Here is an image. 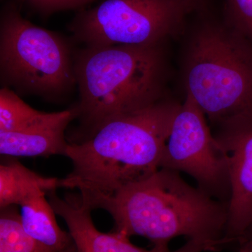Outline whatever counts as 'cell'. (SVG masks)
<instances>
[{
	"label": "cell",
	"instance_id": "cell-1",
	"mask_svg": "<svg viewBox=\"0 0 252 252\" xmlns=\"http://www.w3.org/2000/svg\"><path fill=\"white\" fill-rule=\"evenodd\" d=\"M182 103L166 96L109 119L79 143H69L72 170L59 188L77 189L83 203L96 204L160 168L164 149Z\"/></svg>",
	"mask_w": 252,
	"mask_h": 252
},
{
	"label": "cell",
	"instance_id": "cell-2",
	"mask_svg": "<svg viewBox=\"0 0 252 252\" xmlns=\"http://www.w3.org/2000/svg\"><path fill=\"white\" fill-rule=\"evenodd\" d=\"M180 173L160 167L99 200L94 210L109 212L114 231L144 237L154 246H168L180 236L210 244L217 251L230 245L228 205L189 185Z\"/></svg>",
	"mask_w": 252,
	"mask_h": 252
},
{
	"label": "cell",
	"instance_id": "cell-3",
	"mask_svg": "<svg viewBox=\"0 0 252 252\" xmlns=\"http://www.w3.org/2000/svg\"><path fill=\"white\" fill-rule=\"evenodd\" d=\"M165 46H86L75 55L79 128L70 143L86 140L112 118L145 108L166 97Z\"/></svg>",
	"mask_w": 252,
	"mask_h": 252
},
{
	"label": "cell",
	"instance_id": "cell-4",
	"mask_svg": "<svg viewBox=\"0 0 252 252\" xmlns=\"http://www.w3.org/2000/svg\"><path fill=\"white\" fill-rule=\"evenodd\" d=\"M182 73L186 93L212 125L252 109V42L227 21L192 30Z\"/></svg>",
	"mask_w": 252,
	"mask_h": 252
},
{
	"label": "cell",
	"instance_id": "cell-5",
	"mask_svg": "<svg viewBox=\"0 0 252 252\" xmlns=\"http://www.w3.org/2000/svg\"><path fill=\"white\" fill-rule=\"evenodd\" d=\"M0 67L9 86L46 97L64 94L77 84L65 41L26 19L14 5L1 11Z\"/></svg>",
	"mask_w": 252,
	"mask_h": 252
},
{
	"label": "cell",
	"instance_id": "cell-6",
	"mask_svg": "<svg viewBox=\"0 0 252 252\" xmlns=\"http://www.w3.org/2000/svg\"><path fill=\"white\" fill-rule=\"evenodd\" d=\"M189 14L177 0H102L73 20L86 46H153L182 33Z\"/></svg>",
	"mask_w": 252,
	"mask_h": 252
},
{
	"label": "cell",
	"instance_id": "cell-7",
	"mask_svg": "<svg viewBox=\"0 0 252 252\" xmlns=\"http://www.w3.org/2000/svg\"><path fill=\"white\" fill-rule=\"evenodd\" d=\"M205 117L191 95L186 93L172 123L160 167L187 173L204 193L229 205L228 158L215 140Z\"/></svg>",
	"mask_w": 252,
	"mask_h": 252
},
{
	"label": "cell",
	"instance_id": "cell-8",
	"mask_svg": "<svg viewBox=\"0 0 252 252\" xmlns=\"http://www.w3.org/2000/svg\"><path fill=\"white\" fill-rule=\"evenodd\" d=\"M217 143L229 161L231 197L226 238L238 243L252 220V109L214 125Z\"/></svg>",
	"mask_w": 252,
	"mask_h": 252
},
{
	"label": "cell",
	"instance_id": "cell-9",
	"mask_svg": "<svg viewBox=\"0 0 252 252\" xmlns=\"http://www.w3.org/2000/svg\"><path fill=\"white\" fill-rule=\"evenodd\" d=\"M49 201L56 215L67 223L79 252H203L216 251L210 244L190 239L182 248L170 251L168 246H154L152 250L138 248L129 238L117 232L105 233L97 229L91 217L92 210L83 203L79 194L65 198L56 190L48 193Z\"/></svg>",
	"mask_w": 252,
	"mask_h": 252
},
{
	"label": "cell",
	"instance_id": "cell-10",
	"mask_svg": "<svg viewBox=\"0 0 252 252\" xmlns=\"http://www.w3.org/2000/svg\"><path fill=\"white\" fill-rule=\"evenodd\" d=\"M77 117L76 107L59 112H42L21 130L0 132V154L12 157H66L69 142L65 131Z\"/></svg>",
	"mask_w": 252,
	"mask_h": 252
},
{
	"label": "cell",
	"instance_id": "cell-11",
	"mask_svg": "<svg viewBox=\"0 0 252 252\" xmlns=\"http://www.w3.org/2000/svg\"><path fill=\"white\" fill-rule=\"evenodd\" d=\"M45 193L37 194L23 202L21 207V222L28 234L54 252H79L69 232L60 228L56 212Z\"/></svg>",
	"mask_w": 252,
	"mask_h": 252
},
{
	"label": "cell",
	"instance_id": "cell-12",
	"mask_svg": "<svg viewBox=\"0 0 252 252\" xmlns=\"http://www.w3.org/2000/svg\"><path fill=\"white\" fill-rule=\"evenodd\" d=\"M59 188V179L46 177L32 171L18 160L1 161L0 165V207L21 205L37 195Z\"/></svg>",
	"mask_w": 252,
	"mask_h": 252
},
{
	"label": "cell",
	"instance_id": "cell-13",
	"mask_svg": "<svg viewBox=\"0 0 252 252\" xmlns=\"http://www.w3.org/2000/svg\"><path fill=\"white\" fill-rule=\"evenodd\" d=\"M15 206L1 209L0 252H54L28 234Z\"/></svg>",
	"mask_w": 252,
	"mask_h": 252
},
{
	"label": "cell",
	"instance_id": "cell-14",
	"mask_svg": "<svg viewBox=\"0 0 252 252\" xmlns=\"http://www.w3.org/2000/svg\"><path fill=\"white\" fill-rule=\"evenodd\" d=\"M41 113L8 88L0 91V132L21 130L35 121Z\"/></svg>",
	"mask_w": 252,
	"mask_h": 252
},
{
	"label": "cell",
	"instance_id": "cell-15",
	"mask_svg": "<svg viewBox=\"0 0 252 252\" xmlns=\"http://www.w3.org/2000/svg\"><path fill=\"white\" fill-rule=\"evenodd\" d=\"M227 22L252 42V0H225Z\"/></svg>",
	"mask_w": 252,
	"mask_h": 252
},
{
	"label": "cell",
	"instance_id": "cell-16",
	"mask_svg": "<svg viewBox=\"0 0 252 252\" xmlns=\"http://www.w3.org/2000/svg\"><path fill=\"white\" fill-rule=\"evenodd\" d=\"M41 13L50 14L57 11L78 9L94 0H26Z\"/></svg>",
	"mask_w": 252,
	"mask_h": 252
},
{
	"label": "cell",
	"instance_id": "cell-17",
	"mask_svg": "<svg viewBox=\"0 0 252 252\" xmlns=\"http://www.w3.org/2000/svg\"><path fill=\"white\" fill-rule=\"evenodd\" d=\"M185 6L188 12L200 9L203 6L205 0H177Z\"/></svg>",
	"mask_w": 252,
	"mask_h": 252
},
{
	"label": "cell",
	"instance_id": "cell-18",
	"mask_svg": "<svg viewBox=\"0 0 252 252\" xmlns=\"http://www.w3.org/2000/svg\"><path fill=\"white\" fill-rule=\"evenodd\" d=\"M239 243H245L252 248V220L244 233L243 236L239 240L238 244Z\"/></svg>",
	"mask_w": 252,
	"mask_h": 252
},
{
	"label": "cell",
	"instance_id": "cell-19",
	"mask_svg": "<svg viewBox=\"0 0 252 252\" xmlns=\"http://www.w3.org/2000/svg\"><path fill=\"white\" fill-rule=\"evenodd\" d=\"M239 252H252V248L245 243L239 244Z\"/></svg>",
	"mask_w": 252,
	"mask_h": 252
}]
</instances>
